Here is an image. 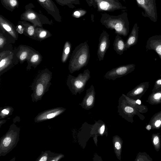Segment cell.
Listing matches in <instances>:
<instances>
[{"mask_svg":"<svg viewBox=\"0 0 161 161\" xmlns=\"http://www.w3.org/2000/svg\"><path fill=\"white\" fill-rule=\"evenodd\" d=\"M100 22L106 28L114 30L115 34L120 36H126L129 32V22L126 12L117 16L103 14Z\"/></svg>","mask_w":161,"mask_h":161,"instance_id":"cell-1","label":"cell"},{"mask_svg":"<svg viewBox=\"0 0 161 161\" xmlns=\"http://www.w3.org/2000/svg\"><path fill=\"white\" fill-rule=\"evenodd\" d=\"M90 55L87 42L81 43L73 51L69 61L68 69L72 74L78 71L88 64Z\"/></svg>","mask_w":161,"mask_h":161,"instance_id":"cell-2","label":"cell"},{"mask_svg":"<svg viewBox=\"0 0 161 161\" xmlns=\"http://www.w3.org/2000/svg\"><path fill=\"white\" fill-rule=\"evenodd\" d=\"M52 76V73L47 68L42 70L37 75L31 86L33 98H40L48 91L51 85Z\"/></svg>","mask_w":161,"mask_h":161,"instance_id":"cell-3","label":"cell"},{"mask_svg":"<svg viewBox=\"0 0 161 161\" xmlns=\"http://www.w3.org/2000/svg\"><path fill=\"white\" fill-rule=\"evenodd\" d=\"M34 8L32 3L26 5L25 11L20 16V20L28 22L35 27L42 28L43 25H52L53 24L52 20H50L46 16L36 11L33 9Z\"/></svg>","mask_w":161,"mask_h":161,"instance_id":"cell-4","label":"cell"},{"mask_svg":"<svg viewBox=\"0 0 161 161\" xmlns=\"http://www.w3.org/2000/svg\"><path fill=\"white\" fill-rule=\"evenodd\" d=\"M10 45L4 48L0 53V76L17 64L19 62L15 49H13Z\"/></svg>","mask_w":161,"mask_h":161,"instance_id":"cell-5","label":"cell"},{"mask_svg":"<svg viewBox=\"0 0 161 161\" xmlns=\"http://www.w3.org/2000/svg\"><path fill=\"white\" fill-rule=\"evenodd\" d=\"M90 77V72L88 69H85L83 73H79L76 77L69 74L66 81L67 85L72 92H77L81 91Z\"/></svg>","mask_w":161,"mask_h":161,"instance_id":"cell-6","label":"cell"},{"mask_svg":"<svg viewBox=\"0 0 161 161\" xmlns=\"http://www.w3.org/2000/svg\"><path fill=\"white\" fill-rule=\"evenodd\" d=\"M92 6L99 12H113L120 9H125L119 0H92Z\"/></svg>","mask_w":161,"mask_h":161,"instance_id":"cell-7","label":"cell"},{"mask_svg":"<svg viewBox=\"0 0 161 161\" xmlns=\"http://www.w3.org/2000/svg\"><path fill=\"white\" fill-rule=\"evenodd\" d=\"M138 7L144 11L142 12L143 16L149 18L151 20L156 22L157 14L155 0H136Z\"/></svg>","mask_w":161,"mask_h":161,"instance_id":"cell-8","label":"cell"},{"mask_svg":"<svg viewBox=\"0 0 161 161\" xmlns=\"http://www.w3.org/2000/svg\"><path fill=\"white\" fill-rule=\"evenodd\" d=\"M135 67L136 65L133 64L117 67L107 71L104 76V78L114 80L131 72L135 70Z\"/></svg>","mask_w":161,"mask_h":161,"instance_id":"cell-9","label":"cell"},{"mask_svg":"<svg viewBox=\"0 0 161 161\" xmlns=\"http://www.w3.org/2000/svg\"><path fill=\"white\" fill-rule=\"evenodd\" d=\"M0 31L15 41L18 38V33L14 24L3 15H0Z\"/></svg>","mask_w":161,"mask_h":161,"instance_id":"cell-10","label":"cell"},{"mask_svg":"<svg viewBox=\"0 0 161 161\" xmlns=\"http://www.w3.org/2000/svg\"><path fill=\"white\" fill-rule=\"evenodd\" d=\"M38 3L49 14L51 15L55 21L61 22L62 17L59 10L52 0H36Z\"/></svg>","mask_w":161,"mask_h":161,"instance_id":"cell-11","label":"cell"},{"mask_svg":"<svg viewBox=\"0 0 161 161\" xmlns=\"http://www.w3.org/2000/svg\"><path fill=\"white\" fill-rule=\"evenodd\" d=\"M109 35L105 31H103L99 38V43L97 55L99 61L104 59L105 53L109 47Z\"/></svg>","mask_w":161,"mask_h":161,"instance_id":"cell-12","label":"cell"},{"mask_svg":"<svg viewBox=\"0 0 161 161\" xmlns=\"http://www.w3.org/2000/svg\"><path fill=\"white\" fill-rule=\"evenodd\" d=\"M14 49L16 56L21 64L27 61L31 55L36 51L31 47L23 45H19Z\"/></svg>","mask_w":161,"mask_h":161,"instance_id":"cell-13","label":"cell"},{"mask_svg":"<svg viewBox=\"0 0 161 161\" xmlns=\"http://www.w3.org/2000/svg\"><path fill=\"white\" fill-rule=\"evenodd\" d=\"M146 48L147 50H154L161 59V35H156L149 37L147 41Z\"/></svg>","mask_w":161,"mask_h":161,"instance_id":"cell-14","label":"cell"},{"mask_svg":"<svg viewBox=\"0 0 161 161\" xmlns=\"http://www.w3.org/2000/svg\"><path fill=\"white\" fill-rule=\"evenodd\" d=\"M139 29V27L137 23H135L130 35L125 42L127 50L130 47L136 44L138 38Z\"/></svg>","mask_w":161,"mask_h":161,"instance_id":"cell-15","label":"cell"},{"mask_svg":"<svg viewBox=\"0 0 161 161\" xmlns=\"http://www.w3.org/2000/svg\"><path fill=\"white\" fill-rule=\"evenodd\" d=\"M42 57L38 51H36L29 57L26 62L27 65L26 68L27 70L29 71L33 67L36 68L41 62Z\"/></svg>","mask_w":161,"mask_h":161,"instance_id":"cell-16","label":"cell"},{"mask_svg":"<svg viewBox=\"0 0 161 161\" xmlns=\"http://www.w3.org/2000/svg\"><path fill=\"white\" fill-rule=\"evenodd\" d=\"M113 45L114 51L120 55H122L124 52L127 50L125 42L118 34H117L115 36Z\"/></svg>","mask_w":161,"mask_h":161,"instance_id":"cell-17","label":"cell"},{"mask_svg":"<svg viewBox=\"0 0 161 161\" xmlns=\"http://www.w3.org/2000/svg\"><path fill=\"white\" fill-rule=\"evenodd\" d=\"M52 36L51 33L47 30L42 27H36L34 40L41 42Z\"/></svg>","mask_w":161,"mask_h":161,"instance_id":"cell-18","label":"cell"},{"mask_svg":"<svg viewBox=\"0 0 161 161\" xmlns=\"http://www.w3.org/2000/svg\"><path fill=\"white\" fill-rule=\"evenodd\" d=\"M19 21L24 27V35L34 39L36 27L31 23L26 21L20 20Z\"/></svg>","mask_w":161,"mask_h":161,"instance_id":"cell-19","label":"cell"},{"mask_svg":"<svg viewBox=\"0 0 161 161\" xmlns=\"http://www.w3.org/2000/svg\"><path fill=\"white\" fill-rule=\"evenodd\" d=\"M0 1L3 7L11 12L19 7L18 0H0Z\"/></svg>","mask_w":161,"mask_h":161,"instance_id":"cell-20","label":"cell"},{"mask_svg":"<svg viewBox=\"0 0 161 161\" xmlns=\"http://www.w3.org/2000/svg\"><path fill=\"white\" fill-rule=\"evenodd\" d=\"M72 48L70 42L67 41L65 43L62 53L61 60L62 63H66L70 55Z\"/></svg>","mask_w":161,"mask_h":161,"instance_id":"cell-21","label":"cell"},{"mask_svg":"<svg viewBox=\"0 0 161 161\" xmlns=\"http://www.w3.org/2000/svg\"><path fill=\"white\" fill-rule=\"evenodd\" d=\"M149 83V82L141 83L132 91L130 94L134 95H138L142 94L148 87Z\"/></svg>","mask_w":161,"mask_h":161,"instance_id":"cell-22","label":"cell"},{"mask_svg":"<svg viewBox=\"0 0 161 161\" xmlns=\"http://www.w3.org/2000/svg\"><path fill=\"white\" fill-rule=\"evenodd\" d=\"M57 3L61 6H67L70 8H75V5H80L79 0H55Z\"/></svg>","mask_w":161,"mask_h":161,"instance_id":"cell-23","label":"cell"},{"mask_svg":"<svg viewBox=\"0 0 161 161\" xmlns=\"http://www.w3.org/2000/svg\"><path fill=\"white\" fill-rule=\"evenodd\" d=\"M87 11L83 9H78L74 11L72 14V16L75 18H79L84 15Z\"/></svg>","mask_w":161,"mask_h":161,"instance_id":"cell-24","label":"cell"},{"mask_svg":"<svg viewBox=\"0 0 161 161\" xmlns=\"http://www.w3.org/2000/svg\"><path fill=\"white\" fill-rule=\"evenodd\" d=\"M16 27V31L18 34H24V27L19 21Z\"/></svg>","mask_w":161,"mask_h":161,"instance_id":"cell-25","label":"cell"},{"mask_svg":"<svg viewBox=\"0 0 161 161\" xmlns=\"http://www.w3.org/2000/svg\"><path fill=\"white\" fill-rule=\"evenodd\" d=\"M60 112L59 111H57L50 113L46 115V117L44 119H50L54 118L55 116L58 115Z\"/></svg>","mask_w":161,"mask_h":161,"instance_id":"cell-26","label":"cell"},{"mask_svg":"<svg viewBox=\"0 0 161 161\" xmlns=\"http://www.w3.org/2000/svg\"><path fill=\"white\" fill-rule=\"evenodd\" d=\"M160 87H161V78L158 79L155 81L153 90H156Z\"/></svg>","mask_w":161,"mask_h":161,"instance_id":"cell-27","label":"cell"},{"mask_svg":"<svg viewBox=\"0 0 161 161\" xmlns=\"http://www.w3.org/2000/svg\"><path fill=\"white\" fill-rule=\"evenodd\" d=\"M11 139L9 137H6L3 141V145L5 147H7L9 146L11 142Z\"/></svg>","mask_w":161,"mask_h":161,"instance_id":"cell-28","label":"cell"},{"mask_svg":"<svg viewBox=\"0 0 161 161\" xmlns=\"http://www.w3.org/2000/svg\"><path fill=\"white\" fill-rule=\"evenodd\" d=\"M125 111L127 113H130L132 112L133 111V109L130 107H126L125 108Z\"/></svg>","mask_w":161,"mask_h":161,"instance_id":"cell-29","label":"cell"},{"mask_svg":"<svg viewBox=\"0 0 161 161\" xmlns=\"http://www.w3.org/2000/svg\"><path fill=\"white\" fill-rule=\"evenodd\" d=\"M159 142V137L157 136H155L153 139V142L154 145H157Z\"/></svg>","mask_w":161,"mask_h":161,"instance_id":"cell-30","label":"cell"},{"mask_svg":"<svg viewBox=\"0 0 161 161\" xmlns=\"http://www.w3.org/2000/svg\"><path fill=\"white\" fill-rule=\"evenodd\" d=\"M115 147L116 149H119L121 148V145L120 143L118 142H116L115 143Z\"/></svg>","mask_w":161,"mask_h":161,"instance_id":"cell-31","label":"cell"},{"mask_svg":"<svg viewBox=\"0 0 161 161\" xmlns=\"http://www.w3.org/2000/svg\"><path fill=\"white\" fill-rule=\"evenodd\" d=\"M161 123V121L160 120H158L156 121L155 123V125L156 127H158L160 125Z\"/></svg>","mask_w":161,"mask_h":161,"instance_id":"cell-32","label":"cell"},{"mask_svg":"<svg viewBox=\"0 0 161 161\" xmlns=\"http://www.w3.org/2000/svg\"><path fill=\"white\" fill-rule=\"evenodd\" d=\"M47 160V157L46 156L42 157L39 160L40 161H46Z\"/></svg>","mask_w":161,"mask_h":161,"instance_id":"cell-33","label":"cell"},{"mask_svg":"<svg viewBox=\"0 0 161 161\" xmlns=\"http://www.w3.org/2000/svg\"><path fill=\"white\" fill-rule=\"evenodd\" d=\"M86 1L89 6H92L93 3L92 0H86Z\"/></svg>","mask_w":161,"mask_h":161,"instance_id":"cell-34","label":"cell"},{"mask_svg":"<svg viewBox=\"0 0 161 161\" xmlns=\"http://www.w3.org/2000/svg\"><path fill=\"white\" fill-rule=\"evenodd\" d=\"M105 129V126L104 125H103L100 128V133L101 134H102L104 131Z\"/></svg>","mask_w":161,"mask_h":161,"instance_id":"cell-35","label":"cell"},{"mask_svg":"<svg viewBox=\"0 0 161 161\" xmlns=\"http://www.w3.org/2000/svg\"><path fill=\"white\" fill-rule=\"evenodd\" d=\"M2 112L4 114H8L9 113V111L6 109H3Z\"/></svg>","mask_w":161,"mask_h":161,"instance_id":"cell-36","label":"cell"},{"mask_svg":"<svg viewBox=\"0 0 161 161\" xmlns=\"http://www.w3.org/2000/svg\"><path fill=\"white\" fill-rule=\"evenodd\" d=\"M151 126L150 125H148L146 128V129H147L148 130H150L151 129Z\"/></svg>","mask_w":161,"mask_h":161,"instance_id":"cell-37","label":"cell"},{"mask_svg":"<svg viewBox=\"0 0 161 161\" xmlns=\"http://www.w3.org/2000/svg\"><path fill=\"white\" fill-rule=\"evenodd\" d=\"M136 103L139 104H141V101L139 100H137L136 101Z\"/></svg>","mask_w":161,"mask_h":161,"instance_id":"cell-38","label":"cell"},{"mask_svg":"<svg viewBox=\"0 0 161 161\" xmlns=\"http://www.w3.org/2000/svg\"><path fill=\"white\" fill-rule=\"evenodd\" d=\"M124 2H125V0H122Z\"/></svg>","mask_w":161,"mask_h":161,"instance_id":"cell-39","label":"cell"}]
</instances>
